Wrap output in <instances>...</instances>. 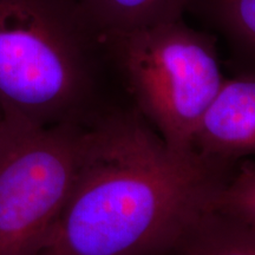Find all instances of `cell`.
Wrapping results in <instances>:
<instances>
[{
	"instance_id": "1",
	"label": "cell",
	"mask_w": 255,
	"mask_h": 255,
	"mask_svg": "<svg viewBox=\"0 0 255 255\" xmlns=\"http://www.w3.org/2000/svg\"><path fill=\"white\" fill-rule=\"evenodd\" d=\"M229 176V164L171 148L132 105L85 123L65 206L44 255H169Z\"/></svg>"
},
{
	"instance_id": "2",
	"label": "cell",
	"mask_w": 255,
	"mask_h": 255,
	"mask_svg": "<svg viewBox=\"0 0 255 255\" xmlns=\"http://www.w3.org/2000/svg\"><path fill=\"white\" fill-rule=\"evenodd\" d=\"M102 31L76 0H0V116L84 123L103 109Z\"/></svg>"
},
{
	"instance_id": "3",
	"label": "cell",
	"mask_w": 255,
	"mask_h": 255,
	"mask_svg": "<svg viewBox=\"0 0 255 255\" xmlns=\"http://www.w3.org/2000/svg\"><path fill=\"white\" fill-rule=\"evenodd\" d=\"M111 73L168 145L193 151L201 121L226 81L216 37L183 18L102 32Z\"/></svg>"
},
{
	"instance_id": "4",
	"label": "cell",
	"mask_w": 255,
	"mask_h": 255,
	"mask_svg": "<svg viewBox=\"0 0 255 255\" xmlns=\"http://www.w3.org/2000/svg\"><path fill=\"white\" fill-rule=\"evenodd\" d=\"M85 123L0 116V255H44L77 168Z\"/></svg>"
},
{
	"instance_id": "5",
	"label": "cell",
	"mask_w": 255,
	"mask_h": 255,
	"mask_svg": "<svg viewBox=\"0 0 255 255\" xmlns=\"http://www.w3.org/2000/svg\"><path fill=\"white\" fill-rule=\"evenodd\" d=\"M194 149L227 164L255 154V71L226 78L201 121Z\"/></svg>"
},
{
	"instance_id": "6",
	"label": "cell",
	"mask_w": 255,
	"mask_h": 255,
	"mask_svg": "<svg viewBox=\"0 0 255 255\" xmlns=\"http://www.w3.org/2000/svg\"><path fill=\"white\" fill-rule=\"evenodd\" d=\"M187 12L221 33L241 71H255V0H191Z\"/></svg>"
},
{
	"instance_id": "7",
	"label": "cell",
	"mask_w": 255,
	"mask_h": 255,
	"mask_svg": "<svg viewBox=\"0 0 255 255\" xmlns=\"http://www.w3.org/2000/svg\"><path fill=\"white\" fill-rule=\"evenodd\" d=\"M169 255H255V228L212 209Z\"/></svg>"
},
{
	"instance_id": "8",
	"label": "cell",
	"mask_w": 255,
	"mask_h": 255,
	"mask_svg": "<svg viewBox=\"0 0 255 255\" xmlns=\"http://www.w3.org/2000/svg\"><path fill=\"white\" fill-rule=\"evenodd\" d=\"M102 32L183 18L191 0H76Z\"/></svg>"
},
{
	"instance_id": "9",
	"label": "cell",
	"mask_w": 255,
	"mask_h": 255,
	"mask_svg": "<svg viewBox=\"0 0 255 255\" xmlns=\"http://www.w3.org/2000/svg\"><path fill=\"white\" fill-rule=\"evenodd\" d=\"M213 209L255 228V164L245 165L229 175Z\"/></svg>"
}]
</instances>
